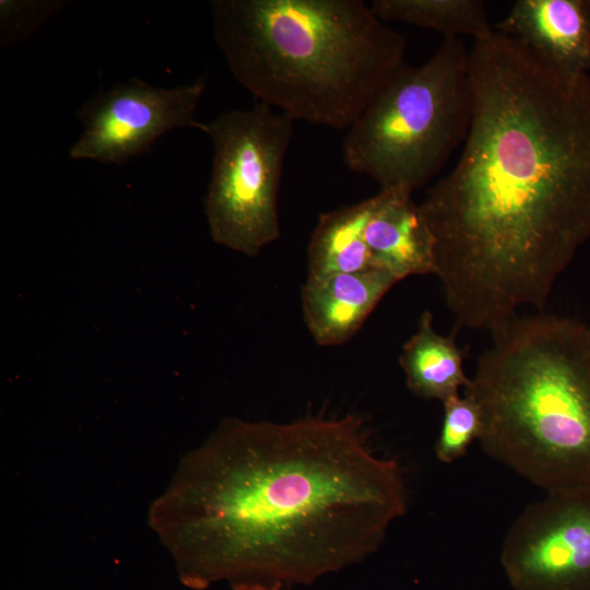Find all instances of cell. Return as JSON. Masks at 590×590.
<instances>
[{"instance_id": "cell-1", "label": "cell", "mask_w": 590, "mask_h": 590, "mask_svg": "<svg viewBox=\"0 0 590 590\" xmlns=\"http://www.w3.org/2000/svg\"><path fill=\"white\" fill-rule=\"evenodd\" d=\"M472 115L455 166L420 208L460 327L543 309L590 237V73L496 32L469 50Z\"/></svg>"}, {"instance_id": "cell-16", "label": "cell", "mask_w": 590, "mask_h": 590, "mask_svg": "<svg viewBox=\"0 0 590 590\" xmlns=\"http://www.w3.org/2000/svg\"><path fill=\"white\" fill-rule=\"evenodd\" d=\"M57 2L1 1L2 40L12 43L23 38L45 21L57 9Z\"/></svg>"}, {"instance_id": "cell-10", "label": "cell", "mask_w": 590, "mask_h": 590, "mask_svg": "<svg viewBox=\"0 0 590 590\" xmlns=\"http://www.w3.org/2000/svg\"><path fill=\"white\" fill-rule=\"evenodd\" d=\"M494 30L560 69L590 73L586 0H518Z\"/></svg>"}, {"instance_id": "cell-4", "label": "cell", "mask_w": 590, "mask_h": 590, "mask_svg": "<svg viewBox=\"0 0 590 590\" xmlns=\"http://www.w3.org/2000/svg\"><path fill=\"white\" fill-rule=\"evenodd\" d=\"M492 334L464 389L483 451L547 494L590 491V326L539 312Z\"/></svg>"}, {"instance_id": "cell-2", "label": "cell", "mask_w": 590, "mask_h": 590, "mask_svg": "<svg viewBox=\"0 0 590 590\" xmlns=\"http://www.w3.org/2000/svg\"><path fill=\"white\" fill-rule=\"evenodd\" d=\"M406 506L398 462L356 414L226 417L180 459L148 523L188 588L287 590L371 555Z\"/></svg>"}, {"instance_id": "cell-5", "label": "cell", "mask_w": 590, "mask_h": 590, "mask_svg": "<svg viewBox=\"0 0 590 590\" xmlns=\"http://www.w3.org/2000/svg\"><path fill=\"white\" fill-rule=\"evenodd\" d=\"M471 115L469 50L445 38L427 61L402 63L379 87L347 129L343 162L380 189L412 194L463 144Z\"/></svg>"}, {"instance_id": "cell-14", "label": "cell", "mask_w": 590, "mask_h": 590, "mask_svg": "<svg viewBox=\"0 0 590 590\" xmlns=\"http://www.w3.org/2000/svg\"><path fill=\"white\" fill-rule=\"evenodd\" d=\"M369 7L382 22L400 21L445 38L471 36L475 40L494 31L481 0H373Z\"/></svg>"}, {"instance_id": "cell-8", "label": "cell", "mask_w": 590, "mask_h": 590, "mask_svg": "<svg viewBox=\"0 0 590 590\" xmlns=\"http://www.w3.org/2000/svg\"><path fill=\"white\" fill-rule=\"evenodd\" d=\"M500 559L515 590H590V491L547 494L528 506Z\"/></svg>"}, {"instance_id": "cell-7", "label": "cell", "mask_w": 590, "mask_h": 590, "mask_svg": "<svg viewBox=\"0 0 590 590\" xmlns=\"http://www.w3.org/2000/svg\"><path fill=\"white\" fill-rule=\"evenodd\" d=\"M204 90V78L163 88L137 76L103 90L76 113L83 131L69 155L73 160L123 164L146 152L168 131L197 128L194 114Z\"/></svg>"}, {"instance_id": "cell-12", "label": "cell", "mask_w": 590, "mask_h": 590, "mask_svg": "<svg viewBox=\"0 0 590 590\" xmlns=\"http://www.w3.org/2000/svg\"><path fill=\"white\" fill-rule=\"evenodd\" d=\"M463 350L456 337L439 334L429 311L422 314L416 331L403 344L399 365L411 392L426 400L446 401L467 388Z\"/></svg>"}, {"instance_id": "cell-9", "label": "cell", "mask_w": 590, "mask_h": 590, "mask_svg": "<svg viewBox=\"0 0 590 590\" xmlns=\"http://www.w3.org/2000/svg\"><path fill=\"white\" fill-rule=\"evenodd\" d=\"M398 282L377 267L351 273L308 275L302 287V310L312 339L322 346L345 343Z\"/></svg>"}, {"instance_id": "cell-3", "label": "cell", "mask_w": 590, "mask_h": 590, "mask_svg": "<svg viewBox=\"0 0 590 590\" xmlns=\"http://www.w3.org/2000/svg\"><path fill=\"white\" fill-rule=\"evenodd\" d=\"M214 40L257 103L349 129L404 63L406 40L361 0H213Z\"/></svg>"}, {"instance_id": "cell-11", "label": "cell", "mask_w": 590, "mask_h": 590, "mask_svg": "<svg viewBox=\"0 0 590 590\" xmlns=\"http://www.w3.org/2000/svg\"><path fill=\"white\" fill-rule=\"evenodd\" d=\"M365 228L373 267L398 281L412 275L435 274V241L429 225L412 194L380 189Z\"/></svg>"}, {"instance_id": "cell-15", "label": "cell", "mask_w": 590, "mask_h": 590, "mask_svg": "<svg viewBox=\"0 0 590 590\" xmlns=\"http://www.w3.org/2000/svg\"><path fill=\"white\" fill-rule=\"evenodd\" d=\"M444 417L435 453L442 463H451L463 457L482 433V414L476 402L460 394L442 402Z\"/></svg>"}, {"instance_id": "cell-6", "label": "cell", "mask_w": 590, "mask_h": 590, "mask_svg": "<svg viewBox=\"0 0 590 590\" xmlns=\"http://www.w3.org/2000/svg\"><path fill=\"white\" fill-rule=\"evenodd\" d=\"M197 129L213 145L204 198L210 235L215 244L257 256L281 234L279 187L294 119L256 103L199 122Z\"/></svg>"}, {"instance_id": "cell-17", "label": "cell", "mask_w": 590, "mask_h": 590, "mask_svg": "<svg viewBox=\"0 0 590 590\" xmlns=\"http://www.w3.org/2000/svg\"><path fill=\"white\" fill-rule=\"evenodd\" d=\"M586 8H587V13H588L589 22H590V0H586Z\"/></svg>"}, {"instance_id": "cell-13", "label": "cell", "mask_w": 590, "mask_h": 590, "mask_svg": "<svg viewBox=\"0 0 590 590\" xmlns=\"http://www.w3.org/2000/svg\"><path fill=\"white\" fill-rule=\"evenodd\" d=\"M373 198L321 213L307 248L308 275L358 272L373 267L365 228Z\"/></svg>"}]
</instances>
